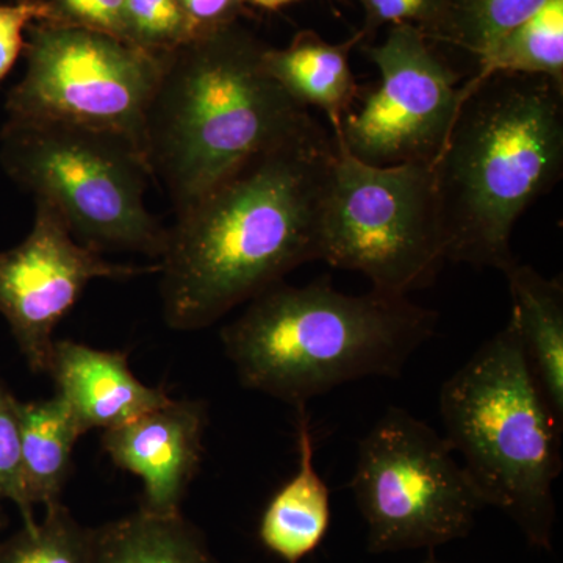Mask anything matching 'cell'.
<instances>
[{
	"mask_svg": "<svg viewBox=\"0 0 563 563\" xmlns=\"http://www.w3.org/2000/svg\"><path fill=\"white\" fill-rule=\"evenodd\" d=\"M0 501L20 510L27 528L36 525L33 506L25 495L21 468L20 401L0 379Z\"/></svg>",
	"mask_w": 563,
	"mask_h": 563,
	"instance_id": "603a6c76",
	"label": "cell"
},
{
	"mask_svg": "<svg viewBox=\"0 0 563 563\" xmlns=\"http://www.w3.org/2000/svg\"><path fill=\"white\" fill-rule=\"evenodd\" d=\"M0 563H92V529L62 503L52 504L41 523L0 542Z\"/></svg>",
	"mask_w": 563,
	"mask_h": 563,
	"instance_id": "44dd1931",
	"label": "cell"
},
{
	"mask_svg": "<svg viewBox=\"0 0 563 563\" xmlns=\"http://www.w3.org/2000/svg\"><path fill=\"white\" fill-rule=\"evenodd\" d=\"M335 161V139L314 121L177 214L158 262L169 329L210 328L292 269L321 261Z\"/></svg>",
	"mask_w": 563,
	"mask_h": 563,
	"instance_id": "6da1fadb",
	"label": "cell"
},
{
	"mask_svg": "<svg viewBox=\"0 0 563 563\" xmlns=\"http://www.w3.org/2000/svg\"><path fill=\"white\" fill-rule=\"evenodd\" d=\"M266 44L240 22L163 55L146 158L177 214L240 166L313 124L263 68Z\"/></svg>",
	"mask_w": 563,
	"mask_h": 563,
	"instance_id": "3957f363",
	"label": "cell"
},
{
	"mask_svg": "<svg viewBox=\"0 0 563 563\" xmlns=\"http://www.w3.org/2000/svg\"><path fill=\"white\" fill-rule=\"evenodd\" d=\"M362 43L361 31L336 44L317 32L301 31L282 49L266 46L263 68L303 109L317 107L324 111L335 133L361 92L350 57Z\"/></svg>",
	"mask_w": 563,
	"mask_h": 563,
	"instance_id": "5bb4252c",
	"label": "cell"
},
{
	"mask_svg": "<svg viewBox=\"0 0 563 563\" xmlns=\"http://www.w3.org/2000/svg\"><path fill=\"white\" fill-rule=\"evenodd\" d=\"M125 40L152 54H168L198 38L177 0H124Z\"/></svg>",
	"mask_w": 563,
	"mask_h": 563,
	"instance_id": "7402d4cb",
	"label": "cell"
},
{
	"mask_svg": "<svg viewBox=\"0 0 563 563\" xmlns=\"http://www.w3.org/2000/svg\"><path fill=\"white\" fill-rule=\"evenodd\" d=\"M410 24L391 25L383 43L365 46L379 70L376 87L358 92L336 143L373 166L429 163L439 157L462 106V77Z\"/></svg>",
	"mask_w": 563,
	"mask_h": 563,
	"instance_id": "30bf717a",
	"label": "cell"
},
{
	"mask_svg": "<svg viewBox=\"0 0 563 563\" xmlns=\"http://www.w3.org/2000/svg\"><path fill=\"white\" fill-rule=\"evenodd\" d=\"M92 563H218L198 529L179 515L139 512L92 529Z\"/></svg>",
	"mask_w": 563,
	"mask_h": 563,
	"instance_id": "ac0fdd59",
	"label": "cell"
},
{
	"mask_svg": "<svg viewBox=\"0 0 563 563\" xmlns=\"http://www.w3.org/2000/svg\"><path fill=\"white\" fill-rule=\"evenodd\" d=\"M321 261L363 274L387 295L431 285L446 262L432 165L373 166L336 143Z\"/></svg>",
	"mask_w": 563,
	"mask_h": 563,
	"instance_id": "52a82bcc",
	"label": "cell"
},
{
	"mask_svg": "<svg viewBox=\"0 0 563 563\" xmlns=\"http://www.w3.org/2000/svg\"><path fill=\"white\" fill-rule=\"evenodd\" d=\"M298 410L299 466L262 515L263 547L287 563H299L324 540L331 525V492L314 468L313 439L306 406Z\"/></svg>",
	"mask_w": 563,
	"mask_h": 563,
	"instance_id": "9a60e30c",
	"label": "cell"
},
{
	"mask_svg": "<svg viewBox=\"0 0 563 563\" xmlns=\"http://www.w3.org/2000/svg\"><path fill=\"white\" fill-rule=\"evenodd\" d=\"M454 451L485 506L509 515L533 547L551 550L562 422L544 398L512 318L440 391Z\"/></svg>",
	"mask_w": 563,
	"mask_h": 563,
	"instance_id": "5b68a950",
	"label": "cell"
},
{
	"mask_svg": "<svg viewBox=\"0 0 563 563\" xmlns=\"http://www.w3.org/2000/svg\"><path fill=\"white\" fill-rule=\"evenodd\" d=\"M161 263L114 265L74 239L57 211L36 202L24 242L0 252V314L33 373L47 374L54 332L95 279L161 273Z\"/></svg>",
	"mask_w": 563,
	"mask_h": 563,
	"instance_id": "8fae6325",
	"label": "cell"
},
{
	"mask_svg": "<svg viewBox=\"0 0 563 563\" xmlns=\"http://www.w3.org/2000/svg\"><path fill=\"white\" fill-rule=\"evenodd\" d=\"M196 35L206 36L240 22L247 14V0H177Z\"/></svg>",
	"mask_w": 563,
	"mask_h": 563,
	"instance_id": "4316f807",
	"label": "cell"
},
{
	"mask_svg": "<svg viewBox=\"0 0 563 563\" xmlns=\"http://www.w3.org/2000/svg\"><path fill=\"white\" fill-rule=\"evenodd\" d=\"M292 2H298V0H247L250 5L269 11L279 10L282 7L290 5Z\"/></svg>",
	"mask_w": 563,
	"mask_h": 563,
	"instance_id": "83f0119b",
	"label": "cell"
},
{
	"mask_svg": "<svg viewBox=\"0 0 563 563\" xmlns=\"http://www.w3.org/2000/svg\"><path fill=\"white\" fill-rule=\"evenodd\" d=\"M432 168L444 258L506 273L515 224L562 177L563 88L514 74L481 81Z\"/></svg>",
	"mask_w": 563,
	"mask_h": 563,
	"instance_id": "7a4b0ae2",
	"label": "cell"
},
{
	"mask_svg": "<svg viewBox=\"0 0 563 563\" xmlns=\"http://www.w3.org/2000/svg\"><path fill=\"white\" fill-rule=\"evenodd\" d=\"M40 21L58 22L49 0L0 3V81L9 76L25 49L24 32Z\"/></svg>",
	"mask_w": 563,
	"mask_h": 563,
	"instance_id": "d4e9b609",
	"label": "cell"
},
{
	"mask_svg": "<svg viewBox=\"0 0 563 563\" xmlns=\"http://www.w3.org/2000/svg\"><path fill=\"white\" fill-rule=\"evenodd\" d=\"M2 503V501H0ZM3 520H2V509H0V529H2ZM2 542V540H0Z\"/></svg>",
	"mask_w": 563,
	"mask_h": 563,
	"instance_id": "f546056e",
	"label": "cell"
},
{
	"mask_svg": "<svg viewBox=\"0 0 563 563\" xmlns=\"http://www.w3.org/2000/svg\"><path fill=\"white\" fill-rule=\"evenodd\" d=\"M62 24L79 25L125 40L124 0H49ZM128 41V40H125Z\"/></svg>",
	"mask_w": 563,
	"mask_h": 563,
	"instance_id": "484cf974",
	"label": "cell"
},
{
	"mask_svg": "<svg viewBox=\"0 0 563 563\" xmlns=\"http://www.w3.org/2000/svg\"><path fill=\"white\" fill-rule=\"evenodd\" d=\"M21 468L33 507L62 503L73 466L74 446L85 435L69 404L52 398L20 401Z\"/></svg>",
	"mask_w": 563,
	"mask_h": 563,
	"instance_id": "e0dca14e",
	"label": "cell"
},
{
	"mask_svg": "<svg viewBox=\"0 0 563 563\" xmlns=\"http://www.w3.org/2000/svg\"><path fill=\"white\" fill-rule=\"evenodd\" d=\"M47 374L84 433L109 431L172 401L162 388L141 383L125 352L62 340L52 347Z\"/></svg>",
	"mask_w": 563,
	"mask_h": 563,
	"instance_id": "4fadbf2b",
	"label": "cell"
},
{
	"mask_svg": "<svg viewBox=\"0 0 563 563\" xmlns=\"http://www.w3.org/2000/svg\"><path fill=\"white\" fill-rule=\"evenodd\" d=\"M451 443L390 407L358 442L351 490L373 554L421 550L463 539L485 504Z\"/></svg>",
	"mask_w": 563,
	"mask_h": 563,
	"instance_id": "ba28073f",
	"label": "cell"
},
{
	"mask_svg": "<svg viewBox=\"0 0 563 563\" xmlns=\"http://www.w3.org/2000/svg\"><path fill=\"white\" fill-rule=\"evenodd\" d=\"M207 409L202 401H172L103 431L102 448L118 468L143 483L141 509L179 515L203 455Z\"/></svg>",
	"mask_w": 563,
	"mask_h": 563,
	"instance_id": "7c38bea8",
	"label": "cell"
},
{
	"mask_svg": "<svg viewBox=\"0 0 563 563\" xmlns=\"http://www.w3.org/2000/svg\"><path fill=\"white\" fill-rule=\"evenodd\" d=\"M365 22L363 43L388 25L410 24L420 29L429 40H435L442 25V0H358Z\"/></svg>",
	"mask_w": 563,
	"mask_h": 563,
	"instance_id": "cb8c5ba5",
	"label": "cell"
},
{
	"mask_svg": "<svg viewBox=\"0 0 563 563\" xmlns=\"http://www.w3.org/2000/svg\"><path fill=\"white\" fill-rule=\"evenodd\" d=\"M547 0H442V25L435 41L484 57L488 51L536 13Z\"/></svg>",
	"mask_w": 563,
	"mask_h": 563,
	"instance_id": "ffe728a7",
	"label": "cell"
},
{
	"mask_svg": "<svg viewBox=\"0 0 563 563\" xmlns=\"http://www.w3.org/2000/svg\"><path fill=\"white\" fill-rule=\"evenodd\" d=\"M163 55L110 33L40 21L29 27L27 68L9 92L14 121H55L114 133L146 155L147 117Z\"/></svg>",
	"mask_w": 563,
	"mask_h": 563,
	"instance_id": "9c48e42d",
	"label": "cell"
},
{
	"mask_svg": "<svg viewBox=\"0 0 563 563\" xmlns=\"http://www.w3.org/2000/svg\"><path fill=\"white\" fill-rule=\"evenodd\" d=\"M422 563H444V562H440L439 559L433 558V555H429V558L426 559V561Z\"/></svg>",
	"mask_w": 563,
	"mask_h": 563,
	"instance_id": "f1b7e54d",
	"label": "cell"
},
{
	"mask_svg": "<svg viewBox=\"0 0 563 563\" xmlns=\"http://www.w3.org/2000/svg\"><path fill=\"white\" fill-rule=\"evenodd\" d=\"M512 318L544 398L563 424V282L515 263L506 273Z\"/></svg>",
	"mask_w": 563,
	"mask_h": 563,
	"instance_id": "2e32d148",
	"label": "cell"
},
{
	"mask_svg": "<svg viewBox=\"0 0 563 563\" xmlns=\"http://www.w3.org/2000/svg\"><path fill=\"white\" fill-rule=\"evenodd\" d=\"M437 321L407 296L344 295L325 277L255 296L221 342L243 387L298 407L363 377L401 376Z\"/></svg>",
	"mask_w": 563,
	"mask_h": 563,
	"instance_id": "277c9868",
	"label": "cell"
},
{
	"mask_svg": "<svg viewBox=\"0 0 563 563\" xmlns=\"http://www.w3.org/2000/svg\"><path fill=\"white\" fill-rule=\"evenodd\" d=\"M0 162L84 246L161 262L168 229L146 207L150 163L131 140L63 122L7 120Z\"/></svg>",
	"mask_w": 563,
	"mask_h": 563,
	"instance_id": "8992f818",
	"label": "cell"
},
{
	"mask_svg": "<svg viewBox=\"0 0 563 563\" xmlns=\"http://www.w3.org/2000/svg\"><path fill=\"white\" fill-rule=\"evenodd\" d=\"M498 74L544 77L563 88V0H547L506 33L463 81L462 95Z\"/></svg>",
	"mask_w": 563,
	"mask_h": 563,
	"instance_id": "d6986e66",
	"label": "cell"
}]
</instances>
